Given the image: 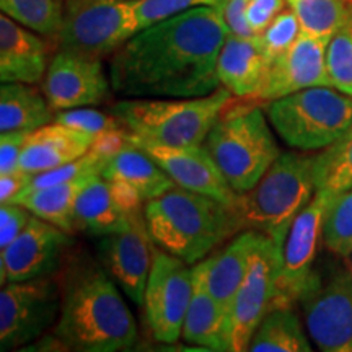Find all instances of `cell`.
<instances>
[{
	"mask_svg": "<svg viewBox=\"0 0 352 352\" xmlns=\"http://www.w3.org/2000/svg\"><path fill=\"white\" fill-rule=\"evenodd\" d=\"M228 36L223 6L197 7L145 26L111 56V88L124 98H196L220 87Z\"/></svg>",
	"mask_w": 352,
	"mask_h": 352,
	"instance_id": "6da1fadb",
	"label": "cell"
},
{
	"mask_svg": "<svg viewBox=\"0 0 352 352\" xmlns=\"http://www.w3.org/2000/svg\"><path fill=\"white\" fill-rule=\"evenodd\" d=\"M59 320L52 333L67 351L122 352L138 342V323L100 261L78 258L60 276Z\"/></svg>",
	"mask_w": 352,
	"mask_h": 352,
	"instance_id": "7a4b0ae2",
	"label": "cell"
},
{
	"mask_svg": "<svg viewBox=\"0 0 352 352\" xmlns=\"http://www.w3.org/2000/svg\"><path fill=\"white\" fill-rule=\"evenodd\" d=\"M144 217L153 243L189 266L241 232L232 208L179 186L145 202Z\"/></svg>",
	"mask_w": 352,
	"mask_h": 352,
	"instance_id": "3957f363",
	"label": "cell"
},
{
	"mask_svg": "<svg viewBox=\"0 0 352 352\" xmlns=\"http://www.w3.org/2000/svg\"><path fill=\"white\" fill-rule=\"evenodd\" d=\"M316 155L283 152L258 184L239 195L233 212L241 230H254L283 248L297 215L316 192Z\"/></svg>",
	"mask_w": 352,
	"mask_h": 352,
	"instance_id": "277c9868",
	"label": "cell"
},
{
	"mask_svg": "<svg viewBox=\"0 0 352 352\" xmlns=\"http://www.w3.org/2000/svg\"><path fill=\"white\" fill-rule=\"evenodd\" d=\"M235 100L220 85L212 94L196 98H124L111 113L135 138L166 147L204 144L222 113Z\"/></svg>",
	"mask_w": 352,
	"mask_h": 352,
	"instance_id": "5b68a950",
	"label": "cell"
},
{
	"mask_svg": "<svg viewBox=\"0 0 352 352\" xmlns=\"http://www.w3.org/2000/svg\"><path fill=\"white\" fill-rule=\"evenodd\" d=\"M228 108L210 129L204 145L230 188L243 195L256 186L283 152L261 107Z\"/></svg>",
	"mask_w": 352,
	"mask_h": 352,
	"instance_id": "8992f818",
	"label": "cell"
},
{
	"mask_svg": "<svg viewBox=\"0 0 352 352\" xmlns=\"http://www.w3.org/2000/svg\"><path fill=\"white\" fill-rule=\"evenodd\" d=\"M264 111L276 134L302 152L323 151L352 127V96L331 85L267 101Z\"/></svg>",
	"mask_w": 352,
	"mask_h": 352,
	"instance_id": "52a82bcc",
	"label": "cell"
},
{
	"mask_svg": "<svg viewBox=\"0 0 352 352\" xmlns=\"http://www.w3.org/2000/svg\"><path fill=\"white\" fill-rule=\"evenodd\" d=\"M140 32L135 0H65L57 50L103 59Z\"/></svg>",
	"mask_w": 352,
	"mask_h": 352,
	"instance_id": "ba28073f",
	"label": "cell"
},
{
	"mask_svg": "<svg viewBox=\"0 0 352 352\" xmlns=\"http://www.w3.org/2000/svg\"><path fill=\"white\" fill-rule=\"evenodd\" d=\"M63 292L52 276L7 283L0 290V351L23 349L59 320Z\"/></svg>",
	"mask_w": 352,
	"mask_h": 352,
	"instance_id": "9c48e42d",
	"label": "cell"
},
{
	"mask_svg": "<svg viewBox=\"0 0 352 352\" xmlns=\"http://www.w3.org/2000/svg\"><path fill=\"white\" fill-rule=\"evenodd\" d=\"M336 196L331 191L316 189L307 208L294 220L283 245L272 307H294L310 285L316 272V252L320 240H323L324 215Z\"/></svg>",
	"mask_w": 352,
	"mask_h": 352,
	"instance_id": "30bf717a",
	"label": "cell"
},
{
	"mask_svg": "<svg viewBox=\"0 0 352 352\" xmlns=\"http://www.w3.org/2000/svg\"><path fill=\"white\" fill-rule=\"evenodd\" d=\"M191 297L192 267L155 245L142 305L153 340L175 344L182 338Z\"/></svg>",
	"mask_w": 352,
	"mask_h": 352,
	"instance_id": "8fae6325",
	"label": "cell"
},
{
	"mask_svg": "<svg viewBox=\"0 0 352 352\" xmlns=\"http://www.w3.org/2000/svg\"><path fill=\"white\" fill-rule=\"evenodd\" d=\"M310 340L324 352H352V270L318 271L298 300Z\"/></svg>",
	"mask_w": 352,
	"mask_h": 352,
	"instance_id": "7c38bea8",
	"label": "cell"
},
{
	"mask_svg": "<svg viewBox=\"0 0 352 352\" xmlns=\"http://www.w3.org/2000/svg\"><path fill=\"white\" fill-rule=\"evenodd\" d=\"M280 254L283 248L263 236L228 311V352L248 351L254 331L271 310L276 298Z\"/></svg>",
	"mask_w": 352,
	"mask_h": 352,
	"instance_id": "4fadbf2b",
	"label": "cell"
},
{
	"mask_svg": "<svg viewBox=\"0 0 352 352\" xmlns=\"http://www.w3.org/2000/svg\"><path fill=\"white\" fill-rule=\"evenodd\" d=\"M153 248L144 209L132 212L124 226L108 235L98 236L96 258L122 294L142 307L145 285L153 263Z\"/></svg>",
	"mask_w": 352,
	"mask_h": 352,
	"instance_id": "5bb4252c",
	"label": "cell"
},
{
	"mask_svg": "<svg viewBox=\"0 0 352 352\" xmlns=\"http://www.w3.org/2000/svg\"><path fill=\"white\" fill-rule=\"evenodd\" d=\"M72 243L69 232L32 215L23 232L0 250L2 285L52 276L64 263Z\"/></svg>",
	"mask_w": 352,
	"mask_h": 352,
	"instance_id": "9a60e30c",
	"label": "cell"
},
{
	"mask_svg": "<svg viewBox=\"0 0 352 352\" xmlns=\"http://www.w3.org/2000/svg\"><path fill=\"white\" fill-rule=\"evenodd\" d=\"M111 80L101 59L57 50L43 78V94L54 111L94 107L107 100Z\"/></svg>",
	"mask_w": 352,
	"mask_h": 352,
	"instance_id": "2e32d148",
	"label": "cell"
},
{
	"mask_svg": "<svg viewBox=\"0 0 352 352\" xmlns=\"http://www.w3.org/2000/svg\"><path fill=\"white\" fill-rule=\"evenodd\" d=\"M126 134L129 142L147 152L165 170L176 186L210 196L227 204L228 208H235L239 195L223 178L222 171L219 170L204 144L189 145V147H166L135 138L127 131Z\"/></svg>",
	"mask_w": 352,
	"mask_h": 352,
	"instance_id": "e0dca14e",
	"label": "cell"
},
{
	"mask_svg": "<svg viewBox=\"0 0 352 352\" xmlns=\"http://www.w3.org/2000/svg\"><path fill=\"white\" fill-rule=\"evenodd\" d=\"M328 38L300 32L287 51L271 60L259 101H272L310 87L331 85L327 69Z\"/></svg>",
	"mask_w": 352,
	"mask_h": 352,
	"instance_id": "ac0fdd59",
	"label": "cell"
},
{
	"mask_svg": "<svg viewBox=\"0 0 352 352\" xmlns=\"http://www.w3.org/2000/svg\"><path fill=\"white\" fill-rule=\"evenodd\" d=\"M44 36L2 13L0 16V80L2 83L43 82L50 67Z\"/></svg>",
	"mask_w": 352,
	"mask_h": 352,
	"instance_id": "d6986e66",
	"label": "cell"
},
{
	"mask_svg": "<svg viewBox=\"0 0 352 352\" xmlns=\"http://www.w3.org/2000/svg\"><path fill=\"white\" fill-rule=\"evenodd\" d=\"M270 57L258 38H241L228 33L219 54L220 85L235 98L259 100L270 72Z\"/></svg>",
	"mask_w": 352,
	"mask_h": 352,
	"instance_id": "ffe728a7",
	"label": "cell"
},
{
	"mask_svg": "<svg viewBox=\"0 0 352 352\" xmlns=\"http://www.w3.org/2000/svg\"><path fill=\"white\" fill-rule=\"evenodd\" d=\"M182 338L206 351H228V315L208 285V258L192 264V297Z\"/></svg>",
	"mask_w": 352,
	"mask_h": 352,
	"instance_id": "44dd1931",
	"label": "cell"
},
{
	"mask_svg": "<svg viewBox=\"0 0 352 352\" xmlns=\"http://www.w3.org/2000/svg\"><path fill=\"white\" fill-rule=\"evenodd\" d=\"M95 135L52 121L30 134L20 158V170L33 175L77 160L90 152Z\"/></svg>",
	"mask_w": 352,
	"mask_h": 352,
	"instance_id": "7402d4cb",
	"label": "cell"
},
{
	"mask_svg": "<svg viewBox=\"0 0 352 352\" xmlns=\"http://www.w3.org/2000/svg\"><path fill=\"white\" fill-rule=\"evenodd\" d=\"M263 236L254 230L239 232L222 250L208 256L209 290L227 315L241 283L248 274L252 258Z\"/></svg>",
	"mask_w": 352,
	"mask_h": 352,
	"instance_id": "603a6c76",
	"label": "cell"
},
{
	"mask_svg": "<svg viewBox=\"0 0 352 352\" xmlns=\"http://www.w3.org/2000/svg\"><path fill=\"white\" fill-rule=\"evenodd\" d=\"M107 182H116L134 189L144 202L162 196L176 184L153 158L127 140L124 147L113 153L101 170Z\"/></svg>",
	"mask_w": 352,
	"mask_h": 352,
	"instance_id": "cb8c5ba5",
	"label": "cell"
},
{
	"mask_svg": "<svg viewBox=\"0 0 352 352\" xmlns=\"http://www.w3.org/2000/svg\"><path fill=\"white\" fill-rule=\"evenodd\" d=\"M54 113L43 90L32 83L10 82L0 87V132L36 131L54 121Z\"/></svg>",
	"mask_w": 352,
	"mask_h": 352,
	"instance_id": "d4e9b609",
	"label": "cell"
},
{
	"mask_svg": "<svg viewBox=\"0 0 352 352\" xmlns=\"http://www.w3.org/2000/svg\"><path fill=\"white\" fill-rule=\"evenodd\" d=\"M95 176L98 175L80 176L77 179H70V182L52 184V186L46 188H25L12 202L25 206L36 217L72 233V230H76L74 212H76L77 199L82 189Z\"/></svg>",
	"mask_w": 352,
	"mask_h": 352,
	"instance_id": "484cf974",
	"label": "cell"
},
{
	"mask_svg": "<svg viewBox=\"0 0 352 352\" xmlns=\"http://www.w3.org/2000/svg\"><path fill=\"white\" fill-rule=\"evenodd\" d=\"M129 215L116 201L109 183L98 175L82 189L74 212V223L88 235L103 236L124 226Z\"/></svg>",
	"mask_w": 352,
	"mask_h": 352,
	"instance_id": "4316f807",
	"label": "cell"
},
{
	"mask_svg": "<svg viewBox=\"0 0 352 352\" xmlns=\"http://www.w3.org/2000/svg\"><path fill=\"white\" fill-rule=\"evenodd\" d=\"M250 352H310L311 346L292 307H272L254 331Z\"/></svg>",
	"mask_w": 352,
	"mask_h": 352,
	"instance_id": "83f0119b",
	"label": "cell"
},
{
	"mask_svg": "<svg viewBox=\"0 0 352 352\" xmlns=\"http://www.w3.org/2000/svg\"><path fill=\"white\" fill-rule=\"evenodd\" d=\"M316 189L340 195L352 188V127L329 147L316 153Z\"/></svg>",
	"mask_w": 352,
	"mask_h": 352,
	"instance_id": "f1b7e54d",
	"label": "cell"
},
{
	"mask_svg": "<svg viewBox=\"0 0 352 352\" xmlns=\"http://www.w3.org/2000/svg\"><path fill=\"white\" fill-rule=\"evenodd\" d=\"M65 0H0V10L44 38L56 39Z\"/></svg>",
	"mask_w": 352,
	"mask_h": 352,
	"instance_id": "f546056e",
	"label": "cell"
},
{
	"mask_svg": "<svg viewBox=\"0 0 352 352\" xmlns=\"http://www.w3.org/2000/svg\"><path fill=\"white\" fill-rule=\"evenodd\" d=\"M296 12L302 32L320 38H331L346 19L347 0H285Z\"/></svg>",
	"mask_w": 352,
	"mask_h": 352,
	"instance_id": "4dcf8cb0",
	"label": "cell"
},
{
	"mask_svg": "<svg viewBox=\"0 0 352 352\" xmlns=\"http://www.w3.org/2000/svg\"><path fill=\"white\" fill-rule=\"evenodd\" d=\"M327 69L331 87L352 96V3L346 19L329 38L327 50Z\"/></svg>",
	"mask_w": 352,
	"mask_h": 352,
	"instance_id": "1f68e13d",
	"label": "cell"
},
{
	"mask_svg": "<svg viewBox=\"0 0 352 352\" xmlns=\"http://www.w3.org/2000/svg\"><path fill=\"white\" fill-rule=\"evenodd\" d=\"M323 245L341 258L352 256V188L340 192L323 222Z\"/></svg>",
	"mask_w": 352,
	"mask_h": 352,
	"instance_id": "d6a6232c",
	"label": "cell"
},
{
	"mask_svg": "<svg viewBox=\"0 0 352 352\" xmlns=\"http://www.w3.org/2000/svg\"><path fill=\"white\" fill-rule=\"evenodd\" d=\"M104 164H107V158L90 148V152L80 158H77V160L56 166V168L30 175L28 186L26 188H46L52 186V184L70 182V179H77L80 176L100 175Z\"/></svg>",
	"mask_w": 352,
	"mask_h": 352,
	"instance_id": "836d02e7",
	"label": "cell"
},
{
	"mask_svg": "<svg viewBox=\"0 0 352 352\" xmlns=\"http://www.w3.org/2000/svg\"><path fill=\"white\" fill-rule=\"evenodd\" d=\"M302 32L300 21H298L296 12L290 7H285L274 20L271 21L264 32L259 34V41L270 60L279 54H283L296 43L298 34Z\"/></svg>",
	"mask_w": 352,
	"mask_h": 352,
	"instance_id": "e575fe53",
	"label": "cell"
},
{
	"mask_svg": "<svg viewBox=\"0 0 352 352\" xmlns=\"http://www.w3.org/2000/svg\"><path fill=\"white\" fill-rule=\"evenodd\" d=\"M54 121L65 124L74 129L83 131L87 134L98 135L104 134V132L122 129V122L118 120L114 114H107L100 109L82 107V108H72V109H63V111L54 113Z\"/></svg>",
	"mask_w": 352,
	"mask_h": 352,
	"instance_id": "d590c367",
	"label": "cell"
},
{
	"mask_svg": "<svg viewBox=\"0 0 352 352\" xmlns=\"http://www.w3.org/2000/svg\"><path fill=\"white\" fill-rule=\"evenodd\" d=\"M226 0H135L140 30L151 26L157 21H162L168 16L191 10L197 7H219L223 6Z\"/></svg>",
	"mask_w": 352,
	"mask_h": 352,
	"instance_id": "8d00e7d4",
	"label": "cell"
},
{
	"mask_svg": "<svg viewBox=\"0 0 352 352\" xmlns=\"http://www.w3.org/2000/svg\"><path fill=\"white\" fill-rule=\"evenodd\" d=\"M32 212L16 202L0 204V250L12 243L28 226Z\"/></svg>",
	"mask_w": 352,
	"mask_h": 352,
	"instance_id": "74e56055",
	"label": "cell"
},
{
	"mask_svg": "<svg viewBox=\"0 0 352 352\" xmlns=\"http://www.w3.org/2000/svg\"><path fill=\"white\" fill-rule=\"evenodd\" d=\"M33 131H7L0 134V175L16 173L25 144Z\"/></svg>",
	"mask_w": 352,
	"mask_h": 352,
	"instance_id": "f35d334b",
	"label": "cell"
},
{
	"mask_svg": "<svg viewBox=\"0 0 352 352\" xmlns=\"http://www.w3.org/2000/svg\"><path fill=\"white\" fill-rule=\"evenodd\" d=\"M285 7H287L285 0H250L246 19L253 33L259 36Z\"/></svg>",
	"mask_w": 352,
	"mask_h": 352,
	"instance_id": "ab89813d",
	"label": "cell"
},
{
	"mask_svg": "<svg viewBox=\"0 0 352 352\" xmlns=\"http://www.w3.org/2000/svg\"><path fill=\"white\" fill-rule=\"evenodd\" d=\"M250 0H226L223 3V20H226L228 33L241 38H258L246 19Z\"/></svg>",
	"mask_w": 352,
	"mask_h": 352,
	"instance_id": "60d3db41",
	"label": "cell"
},
{
	"mask_svg": "<svg viewBox=\"0 0 352 352\" xmlns=\"http://www.w3.org/2000/svg\"><path fill=\"white\" fill-rule=\"evenodd\" d=\"M28 179L30 175L25 171L0 175V204H7L15 199L28 186Z\"/></svg>",
	"mask_w": 352,
	"mask_h": 352,
	"instance_id": "b9f144b4",
	"label": "cell"
},
{
	"mask_svg": "<svg viewBox=\"0 0 352 352\" xmlns=\"http://www.w3.org/2000/svg\"><path fill=\"white\" fill-rule=\"evenodd\" d=\"M347 2H351V3H352V0H347Z\"/></svg>",
	"mask_w": 352,
	"mask_h": 352,
	"instance_id": "7bdbcfd3",
	"label": "cell"
},
{
	"mask_svg": "<svg viewBox=\"0 0 352 352\" xmlns=\"http://www.w3.org/2000/svg\"><path fill=\"white\" fill-rule=\"evenodd\" d=\"M351 270H352V267H351Z\"/></svg>",
	"mask_w": 352,
	"mask_h": 352,
	"instance_id": "ee69618b",
	"label": "cell"
}]
</instances>
